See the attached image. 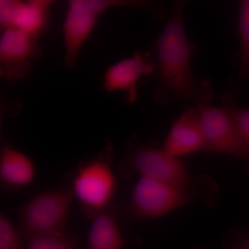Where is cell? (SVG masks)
<instances>
[{"mask_svg":"<svg viewBox=\"0 0 249 249\" xmlns=\"http://www.w3.org/2000/svg\"><path fill=\"white\" fill-rule=\"evenodd\" d=\"M186 4L182 0L173 1L164 29L150 52L156 81L152 99L159 105L183 98L192 100L196 106L211 103L214 97L210 80L196 79L192 70L196 47L188 39L185 29Z\"/></svg>","mask_w":249,"mask_h":249,"instance_id":"obj_1","label":"cell"},{"mask_svg":"<svg viewBox=\"0 0 249 249\" xmlns=\"http://www.w3.org/2000/svg\"><path fill=\"white\" fill-rule=\"evenodd\" d=\"M218 192L214 180L206 175H195L185 184L140 178L131 193V212L139 219H156L195 201L214 204Z\"/></svg>","mask_w":249,"mask_h":249,"instance_id":"obj_2","label":"cell"},{"mask_svg":"<svg viewBox=\"0 0 249 249\" xmlns=\"http://www.w3.org/2000/svg\"><path fill=\"white\" fill-rule=\"evenodd\" d=\"M110 142L95 157L82 163L72 180L75 199L91 219L107 211L115 196L117 181L113 170Z\"/></svg>","mask_w":249,"mask_h":249,"instance_id":"obj_3","label":"cell"},{"mask_svg":"<svg viewBox=\"0 0 249 249\" xmlns=\"http://www.w3.org/2000/svg\"><path fill=\"white\" fill-rule=\"evenodd\" d=\"M71 188L42 192L18 210V228L26 242L37 236L65 231L72 203Z\"/></svg>","mask_w":249,"mask_h":249,"instance_id":"obj_4","label":"cell"},{"mask_svg":"<svg viewBox=\"0 0 249 249\" xmlns=\"http://www.w3.org/2000/svg\"><path fill=\"white\" fill-rule=\"evenodd\" d=\"M121 169L126 175H138L140 178L178 184L190 183L195 178L178 157L162 147L143 143L137 137L129 139Z\"/></svg>","mask_w":249,"mask_h":249,"instance_id":"obj_5","label":"cell"},{"mask_svg":"<svg viewBox=\"0 0 249 249\" xmlns=\"http://www.w3.org/2000/svg\"><path fill=\"white\" fill-rule=\"evenodd\" d=\"M200 114L205 152L224 154L240 159L249 173V148L241 140L227 111L211 103L196 105Z\"/></svg>","mask_w":249,"mask_h":249,"instance_id":"obj_6","label":"cell"},{"mask_svg":"<svg viewBox=\"0 0 249 249\" xmlns=\"http://www.w3.org/2000/svg\"><path fill=\"white\" fill-rule=\"evenodd\" d=\"M37 39L16 29L1 31L0 37V76L8 82L24 79L42 50Z\"/></svg>","mask_w":249,"mask_h":249,"instance_id":"obj_7","label":"cell"},{"mask_svg":"<svg viewBox=\"0 0 249 249\" xmlns=\"http://www.w3.org/2000/svg\"><path fill=\"white\" fill-rule=\"evenodd\" d=\"M155 62L150 52H137L108 67L103 85L108 93H120L124 101L132 104L138 96V84L143 77L153 75Z\"/></svg>","mask_w":249,"mask_h":249,"instance_id":"obj_8","label":"cell"},{"mask_svg":"<svg viewBox=\"0 0 249 249\" xmlns=\"http://www.w3.org/2000/svg\"><path fill=\"white\" fill-rule=\"evenodd\" d=\"M162 147L170 155L178 158L205 151L206 142L200 114L196 106L187 109L175 121Z\"/></svg>","mask_w":249,"mask_h":249,"instance_id":"obj_9","label":"cell"},{"mask_svg":"<svg viewBox=\"0 0 249 249\" xmlns=\"http://www.w3.org/2000/svg\"><path fill=\"white\" fill-rule=\"evenodd\" d=\"M100 16L76 7L70 1L67 2L62 34L65 47L64 65L68 70L76 67L80 51L96 27Z\"/></svg>","mask_w":249,"mask_h":249,"instance_id":"obj_10","label":"cell"},{"mask_svg":"<svg viewBox=\"0 0 249 249\" xmlns=\"http://www.w3.org/2000/svg\"><path fill=\"white\" fill-rule=\"evenodd\" d=\"M37 170L32 160L24 152L4 145L0 152V181L4 189L18 191L35 180Z\"/></svg>","mask_w":249,"mask_h":249,"instance_id":"obj_11","label":"cell"},{"mask_svg":"<svg viewBox=\"0 0 249 249\" xmlns=\"http://www.w3.org/2000/svg\"><path fill=\"white\" fill-rule=\"evenodd\" d=\"M53 2L51 0H17L11 29H18L37 40L47 27Z\"/></svg>","mask_w":249,"mask_h":249,"instance_id":"obj_12","label":"cell"},{"mask_svg":"<svg viewBox=\"0 0 249 249\" xmlns=\"http://www.w3.org/2000/svg\"><path fill=\"white\" fill-rule=\"evenodd\" d=\"M87 249H124L125 240L115 218L104 211L93 218Z\"/></svg>","mask_w":249,"mask_h":249,"instance_id":"obj_13","label":"cell"},{"mask_svg":"<svg viewBox=\"0 0 249 249\" xmlns=\"http://www.w3.org/2000/svg\"><path fill=\"white\" fill-rule=\"evenodd\" d=\"M80 9L101 16L107 10L114 7H134L144 10L160 20H167L170 6L162 1L144 0H70Z\"/></svg>","mask_w":249,"mask_h":249,"instance_id":"obj_14","label":"cell"},{"mask_svg":"<svg viewBox=\"0 0 249 249\" xmlns=\"http://www.w3.org/2000/svg\"><path fill=\"white\" fill-rule=\"evenodd\" d=\"M238 34L240 38L237 83L249 82V0L239 4Z\"/></svg>","mask_w":249,"mask_h":249,"instance_id":"obj_15","label":"cell"},{"mask_svg":"<svg viewBox=\"0 0 249 249\" xmlns=\"http://www.w3.org/2000/svg\"><path fill=\"white\" fill-rule=\"evenodd\" d=\"M222 100V106L227 111L236 132L249 148V108L239 106L229 93L224 95Z\"/></svg>","mask_w":249,"mask_h":249,"instance_id":"obj_16","label":"cell"},{"mask_svg":"<svg viewBox=\"0 0 249 249\" xmlns=\"http://www.w3.org/2000/svg\"><path fill=\"white\" fill-rule=\"evenodd\" d=\"M26 243L27 249H78V238L65 231L37 236Z\"/></svg>","mask_w":249,"mask_h":249,"instance_id":"obj_17","label":"cell"},{"mask_svg":"<svg viewBox=\"0 0 249 249\" xmlns=\"http://www.w3.org/2000/svg\"><path fill=\"white\" fill-rule=\"evenodd\" d=\"M19 229L4 213L0 214V249H27Z\"/></svg>","mask_w":249,"mask_h":249,"instance_id":"obj_18","label":"cell"},{"mask_svg":"<svg viewBox=\"0 0 249 249\" xmlns=\"http://www.w3.org/2000/svg\"><path fill=\"white\" fill-rule=\"evenodd\" d=\"M234 249H249V235L239 239L234 245Z\"/></svg>","mask_w":249,"mask_h":249,"instance_id":"obj_19","label":"cell"}]
</instances>
